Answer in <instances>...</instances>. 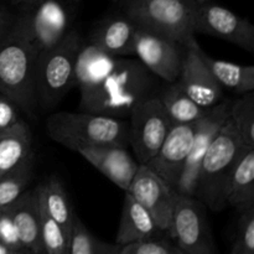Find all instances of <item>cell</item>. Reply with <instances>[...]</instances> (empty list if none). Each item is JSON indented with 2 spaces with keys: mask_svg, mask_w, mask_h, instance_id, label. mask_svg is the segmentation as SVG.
I'll return each mask as SVG.
<instances>
[{
  "mask_svg": "<svg viewBox=\"0 0 254 254\" xmlns=\"http://www.w3.org/2000/svg\"><path fill=\"white\" fill-rule=\"evenodd\" d=\"M124 15L136 27L175 40L184 47L197 42L195 0H123Z\"/></svg>",
  "mask_w": 254,
  "mask_h": 254,
  "instance_id": "5",
  "label": "cell"
},
{
  "mask_svg": "<svg viewBox=\"0 0 254 254\" xmlns=\"http://www.w3.org/2000/svg\"><path fill=\"white\" fill-rule=\"evenodd\" d=\"M11 252L12 251H10L9 248L5 247L4 245H1V243H0V254H10Z\"/></svg>",
  "mask_w": 254,
  "mask_h": 254,
  "instance_id": "35",
  "label": "cell"
},
{
  "mask_svg": "<svg viewBox=\"0 0 254 254\" xmlns=\"http://www.w3.org/2000/svg\"><path fill=\"white\" fill-rule=\"evenodd\" d=\"M126 192L130 193L153 216L160 231L169 233L178 196L175 189L166 184L150 168L139 165Z\"/></svg>",
  "mask_w": 254,
  "mask_h": 254,
  "instance_id": "12",
  "label": "cell"
},
{
  "mask_svg": "<svg viewBox=\"0 0 254 254\" xmlns=\"http://www.w3.org/2000/svg\"><path fill=\"white\" fill-rule=\"evenodd\" d=\"M228 119L247 146L254 148V94H241L240 98L230 102Z\"/></svg>",
  "mask_w": 254,
  "mask_h": 254,
  "instance_id": "26",
  "label": "cell"
},
{
  "mask_svg": "<svg viewBox=\"0 0 254 254\" xmlns=\"http://www.w3.org/2000/svg\"><path fill=\"white\" fill-rule=\"evenodd\" d=\"M198 42L185 47L178 83L195 103L208 109L223 101V88L207 68L201 57Z\"/></svg>",
  "mask_w": 254,
  "mask_h": 254,
  "instance_id": "13",
  "label": "cell"
},
{
  "mask_svg": "<svg viewBox=\"0 0 254 254\" xmlns=\"http://www.w3.org/2000/svg\"><path fill=\"white\" fill-rule=\"evenodd\" d=\"M129 117V144L133 146L136 161L145 165L159 150L174 124L158 94L139 102Z\"/></svg>",
  "mask_w": 254,
  "mask_h": 254,
  "instance_id": "7",
  "label": "cell"
},
{
  "mask_svg": "<svg viewBox=\"0 0 254 254\" xmlns=\"http://www.w3.org/2000/svg\"><path fill=\"white\" fill-rule=\"evenodd\" d=\"M82 45L78 32L71 30L56 44L40 50L35 73V89L40 108H54L74 86V67Z\"/></svg>",
  "mask_w": 254,
  "mask_h": 254,
  "instance_id": "4",
  "label": "cell"
},
{
  "mask_svg": "<svg viewBox=\"0 0 254 254\" xmlns=\"http://www.w3.org/2000/svg\"><path fill=\"white\" fill-rule=\"evenodd\" d=\"M247 148L250 146L243 143L240 134L227 119L203 156L195 197L202 200L201 202L212 210H221L223 207L222 191L226 179Z\"/></svg>",
  "mask_w": 254,
  "mask_h": 254,
  "instance_id": "6",
  "label": "cell"
},
{
  "mask_svg": "<svg viewBox=\"0 0 254 254\" xmlns=\"http://www.w3.org/2000/svg\"><path fill=\"white\" fill-rule=\"evenodd\" d=\"M136 25L126 15L104 20L94 30L89 44L116 57L133 56Z\"/></svg>",
  "mask_w": 254,
  "mask_h": 254,
  "instance_id": "18",
  "label": "cell"
},
{
  "mask_svg": "<svg viewBox=\"0 0 254 254\" xmlns=\"http://www.w3.org/2000/svg\"><path fill=\"white\" fill-rule=\"evenodd\" d=\"M160 233L164 232L158 227L153 216L130 193L126 192L121 222L117 232V245L123 247L140 241L158 238Z\"/></svg>",
  "mask_w": 254,
  "mask_h": 254,
  "instance_id": "19",
  "label": "cell"
},
{
  "mask_svg": "<svg viewBox=\"0 0 254 254\" xmlns=\"http://www.w3.org/2000/svg\"><path fill=\"white\" fill-rule=\"evenodd\" d=\"M9 1L11 2V4H14V5H17V4H19V1H20V0H9Z\"/></svg>",
  "mask_w": 254,
  "mask_h": 254,
  "instance_id": "37",
  "label": "cell"
},
{
  "mask_svg": "<svg viewBox=\"0 0 254 254\" xmlns=\"http://www.w3.org/2000/svg\"><path fill=\"white\" fill-rule=\"evenodd\" d=\"M231 254H254V205L240 212Z\"/></svg>",
  "mask_w": 254,
  "mask_h": 254,
  "instance_id": "29",
  "label": "cell"
},
{
  "mask_svg": "<svg viewBox=\"0 0 254 254\" xmlns=\"http://www.w3.org/2000/svg\"><path fill=\"white\" fill-rule=\"evenodd\" d=\"M10 254H31V253H29L27 251H25V250H19V251H12Z\"/></svg>",
  "mask_w": 254,
  "mask_h": 254,
  "instance_id": "36",
  "label": "cell"
},
{
  "mask_svg": "<svg viewBox=\"0 0 254 254\" xmlns=\"http://www.w3.org/2000/svg\"><path fill=\"white\" fill-rule=\"evenodd\" d=\"M72 1H74V2H78L79 0H72Z\"/></svg>",
  "mask_w": 254,
  "mask_h": 254,
  "instance_id": "39",
  "label": "cell"
},
{
  "mask_svg": "<svg viewBox=\"0 0 254 254\" xmlns=\"http://www.w3.org/2000/svg\"><path fill=\"white\" fill-rule=\"evenodd\" d=\"M40 207V205H39ZM41 245L44 254H68L69 237L64 228L40 207Z\"/></svg>",
  "mask_w": 254,
  "mask_h": 254,
  "instance_id": "28",
  "label": "cell"
},
{
  "mask_svg": "<svg viewBox=\"0 0 254 254\" xmlns=\"http://www.w3.org/2000/svg\"><path fill=\"white\" fill-rule=\"evenodd\" d=\"M119 254H176V247L158 237L123 246Z\"/></svg>",
  "mask_w": 254,
  "mask_h": 254,
  "instance_id": "30",
  "label": "cell"
},
{
  "mask_svg": "<svg viewBox=\"0 0 254 254\" xmlns=\"http://www.w3.org/2000/svg\"><path fill=\"white\" fill-rule=\"evenodd\" d=\"M168 235L185 254H217L205 205L195 196L178 193Z\"/></svg>",
  "mask_w": 254,
  "mask_h": 254,
  "instance_id": "8",
  "label": "cell"
},
{
  "mask_svg": "<svg viewBox=\"0 0 254 254\" xmlns=\"http://www.w3.org/2000/svg\"><path fill=\"white\" fill-rule=\"evenodd\" d=\"M40 207L46 211L47 215L54 218L67 236H71L76 215L72 210L68 195L64 185L57 179L51 178L35 188Z\"/></svg>",
  "mask_w": 254,
  "mask_h": 254,
  "instance_id": "21",
  "label": "cell"
},
{
  "mask_svg": "<svg viewBox=\"0 0 254 254\" xmlns=\"http://www.w3.org/2000/svg\"><path fill=\"white\" fill-rule=\"evenodd\" d=\"M223 207L238 212L254 205V148L246 149L231 169L222 191Z\"/></svg>",
  "mask_w": 254,
  "mask_h": 254,
  "instance_id": "16",
  "label": "cell"
},
{
  "mask_svg": "<svg viewBox=\"0 0 254 254\" xmlns=\"http://www.w3.org/2000/svg\"><path fill=\"white\" fill-rule=\"evenodd\" d=\"M45 1L46 0H20L17 6L21 7V10H24V11H27V10H34L35 7H37Z\"/></svg>",
  "mask_w": 254,
  "mask_h": 254,
  "instance_id": "34",
  "label": "cell"
},
{
  "mask_svg": "<svg viewBox=\"0 0 254 254\" xmlns=\"http://www.w3.org/2000/svg\"><path fill=\"white\" fill-rule=\"evenodd\" d=\"M12 22H14V19H12L9 10L4 5L0 4V42L7 35Z\"/></svg>",
  "mask_w": 254,
  "mask_h": 254,
  "instance_id": "33",
  "label": "cell"
},
{
  "mask_svg": "<svg viewBox=\"0 0 254 254\" xmlns=\"http://www.w3.org/2000/svg\"><path fill=\"white\" fill-rule=\"evenodd\" d=\"M19 116V108L14 102L0 93V133L9 130L10 128L21 122Z\"/></svg>",
  "mask_w": 254,
  "mask_h": 254,
  "instance_id": "32",
  "label": "cell"
},
{
  "mask_svg": "<svg viewBox=\"0 0 254 254\" xmlns=\"http://www.w3.org/2000/svg\"><path fill=\"white\" fill-rule=\"evenodd\" d=\"M50 138L77 151L94 145H129V123L122 118L89 112H57L46 119Z\"/></svg>",
  "mask_w": 254,
  "mask_h": 254,
  "instance_id": "3",
  "label": "cell"
},
{
  "mask_svg": "<svg viewBox=\"0 0 254 254\" xmlns=\"http://www.w3.org/2000/svg\"><path fill=\"white\" fill-rule=\"evenodd\" d=\"M154 76L138 59L116 57L94 45H82L74 67L82 112L122 118L143 99L158 94Z\"/></svg>",
  "mask_w": 254,
  "mask_h": 254,
  "instance_id": "1",
  "label": "cell"
},
{
  "mask_svg": "<svg viewBox=\"0 0 254 254\" xmlns=\"http://www.w3.org/2000/svg\"><path fill=\"white\" fill-rule=\"evenodd\" d=\"M0 243L10 251L24 250L20 243L14 221L7 210L0 212Z\"/></svg>",
  "mask_w": 254,
  "mask_h": 254,
  "instance_id": "31",
  "label": "cell"
},
{
  "mask_svg": "<svg viewBox=\"0 0 254 254\" xmlns=\"http://www.w3.org/2000/svg\"><path fill=\"white\" fill-rule=\"evenodd\" d=\"M158 97L173 124L193 123L202 118L207 112V109L195 103L176 81L169 82L163 87Z\"/></svg>",
  "mask_w": 254,
  "mask_h": 254,
  "instance_id": "24",
  "label": "cell"
},
{
  "mask_svg": "<svg viewBox=\"0 0 254 254\" xmlns=\"http://www.w3.org/2000/svg\"><path fill=\"white\" fill-rule=\"evenodd\" d=\"M201 57L222 88L230 89L237 94L254 91V66L252 64H238L216 60L208 56L203 50H201Z\"/></svg>",
  "mask_w": 254,
  "mask_h": 254,
  "instance_id": "23",
  "label": "cell"
},
{
  "mask_svg": "<svg viewBox=\"0 0 254 254\" xmlns=\"http://www.w3.org/2000/svg\"><path fill=\"white\" fill-rule=\"evenodd\" d=\"M32 178V160L14 173L0 179V212L11 207L12 203L26 190Z\"/></svg>",
  "mask_w": 254,
  "mask_h": 254,
  "instance_id": "27",
  "label": "cell"
},
{
  "mask_svg": "<svg viewBox=\"0 0 254 254\" xmlns=\"http://www.w3.org/2000/svg\"><path fill=\"white\" fill-rule=\"evenodd\" d=\"M91 165L122 190L129 189L131 180L140 164L134 160L126 146L107 144V145L86 146L77 150Z\"/></svg>",
  "mask_w": 254,
  "mask_h": 254,
  "instance_id": "15",
  "label": "cell"
},
{
  "mask_svg": "<svg viewBox=\"0 0 254 254\" xmlns=\"http://www.w3.org/2000/svg\"><path fill=\"white\" fill-rule=\"evenodd\" d=\"M197 122L174 124L155 155L145 164L173 189L178 185L192 146Z\"/></svg>",
  "mask_w": 254,
  "mask_h": 254,
  "instance_id": "14",
  "label": "cell"
},
{
  "mask_svg": "<svg viewBox=\"0 0 254 254\" xmlns=\"http://www.w3.org/2000/svg\"><path fill=\"white\" fill-rule=\"evenodd\" d=\"M122 246L106 243L89 232L78 217H74L69 236L68 254H119Z\"/></svg>",
  "mask_w": 254,
  "mask_h": 254,
  "instance_id": "25",
  "label": "cell"
},
{
  "mask_svg": "<svg viewBox=\"0 0 254 254\" xmlns=\"http://www.w3.org/2000/svg\"><path fill=\"white\" fill-rule=\"evenodd\" d=\"M195 34L227 41L246 51H254V26L246 17L240 16L213 0L196 2L193 15Z\"/></svg>",
  "mask_w": 254,
  "mask_h": 254,
  "instance_id": "9",
  "label": "cell"
},
{
  "mask_svg": "<svg viewBox=\"0 0 254 254\" xmlns=\"http://www.w3.org/2000/svg\"><path fill=\"white\" fill-rule=\"evenodd\" d=\"M7 211L15 223L21 247L31 254H44L40 207L35 189L25 190Z\"/></svg>",
  "mask_w": 254,
  "mask_h": 254,
  "instance_id": "17",
  "label": "cell"
},
{
  "mask_svg": "<svg viewBox=\"0 0 254 254\" xmlns=\"http://www.w3.org/2000/svg\"><path fill=\"white\" fill-rule=\"evenodd\" d=\"M231 101H222L207 109L205 116L197 122L192 146L184 165L183 173L178 181L175 191L186 196H195L198 185L201 164L208 146L220 129L228 119V109Z\"/></svg>",
  "mask_w": 254,
  "mask_h": 254,
  "instance_id": "10",
  "label": "cell"
},
{
  "mask_svg": "<svg viewBox=\"0 0 254 254\" xmlns=\"http://www.w3.org/2000/svg\"><path fill=\"white\" fill-rule=\"evenodd\" d=\"M34 160L32 134L21 121L9 130L0 133V179Z\"/></svg>",
  "mask_w": 254,
  "mask_h": 254,
  "instance_id": "20",
  "label": "cell"
},
{
  "mask_svg": "<svg viewBox=\"0 0 254 254\" xmlns=\"http://www.w3.org/2000/svg\"><path fill=\"white\" fill-rule=\"evenodd\" d=\"M175 247H176V246H175ZM176 254H185V253H184V252H181V251L179 250L178 247H176Z\"/></svg>",
  "mask_w": 254,
  "mask_h": 254,
  "instance_id": "38",
  "label": "cell"
},
{
  "mask_svg": "<svg viewBox=\"0 0 254 254\" xmlns=\"http://www.w3.org/2000/svg\"><path fill=\"white\" fill-rule=\"evenodd\" d=\"M40 46L30 11L21 10L0 42V93L29 116L37 109L35 73Z\"/></svg>",
  "mask_w": 254,
  "mask_h": 254,
  "instance_id": "2",
  "label": "cell"
},
{
  "mask_svg": "<svg viewBox=\"0 0 254 254\" xmlns=\"http://www.w3.org/2000/svg\"><path fill=\"white\" fill-rule=\"evenodd\" d=\"M133 51L154 76L166 83L178 81L185 54V47L178 41L138 27Z\"/></svg>",
  "mask_w": 254,
  "mask_h": 254,
  "instance_id": "11",
  "label": "cell"
},
{
  "mask_svg": "<svg viewBox=\"0 0 254 254\" xmlns=\"http://www.w3.org/2000/svg\"><path fill=\"white\" fill-rule=\"evenodd\" d=\"M113 1H121V0H113Z\"/></svg>",
  "mask_w": 254,
  "mask_h": 254,
  "instance_id": "40",
  "label": "cell"
},
{
  "mask_svg": "<svg viewBox=\"0 0 254 254\" xmlns=\"http://www.w3.org/2000/svg\"><path fill=\"white\" fill-rule=\"evenodd\" d=\"M27 11L31 14L32 30L39 42L40 50H42L41 46L45 36H47L44 46V49H46L60 41L66 34V12L61 4L55 0H46L34 10Z\"/></svg>",
  "mask_w": 254,
  "mask_h": 254,
  "instance_id": "22",
  "label": "cell"
}]
</instances>
